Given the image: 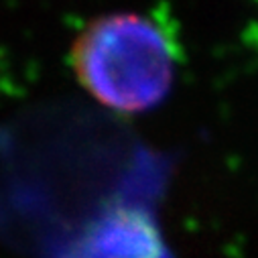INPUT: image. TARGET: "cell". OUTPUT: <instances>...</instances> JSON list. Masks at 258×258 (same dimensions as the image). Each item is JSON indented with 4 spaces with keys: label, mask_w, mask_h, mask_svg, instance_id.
<instances>
[{
    "label": "cell",
    "mask_w": 258,
    "mask_h": 258,
    "mask_svg": "<svg viewBox=\"0 0 258 258\" xmlns=\"http://www.w3.org/2000/svg\"><path fill=\"white\" fill-rule=\"evenodd\" d=\"M72 68L100 104L139 114L167 100L175 82L177 47L155 19L112 13L94 19L74 41Z\"/></svg>",
    "instance_id": "6da1fadb"
}]
</instances>
